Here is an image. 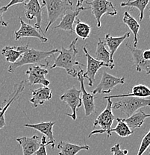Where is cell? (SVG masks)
Instances as JSON below:
<instances>
[{
    "label": "cell",
    "instance_id": "1",
    "mask_svg": "<svg viewBox=\"0 0 150 155\" xmlns=\"http://www.w3.org/2000/svg\"><path fill=\"white\" fill-rule=\"evenodd\" d=\"M78 38L74 39L71 44L69 46V48H64L62 46V48L60 51V54H58L57 58L55 60V62L50 67V69L54 68H63L66 70L67 73L72 78L77 77L78 71L76 69V67L82 66L79 62L76 60V55L78 54L75 45L78 42Z\"/></svg>",
    "mask_w": 150,
    "mask_h": 155
},
{
    "label": "cell",
    "instance_id": "2",
    "mask_svg": "<svg viewBox=\"0 0 150 155\" xmlns=\"http://www.w3.org/2000/svg\"><path fill=\"white\" fill-rule=\"evenodd\" d=\"M58 52H60L58 49H53L49 51H43L28 48L22 54V56L17 62L14 63V64H11L8 69V71L10 73H14L17 68L22 67V66L28 65V64H38L40 61L47 59L48 58L54 55L55 53Z\"/></svg>",
    "mask_w": 150,
    "mask_h": 155
},
{
    "label": "cell",
    "instance_id": "3",
    "mask_svg": "<svg viewBox=\"0 0 150 155\" xmlns=\"http://www.w3.org/2000/svg\"><path fill=\"white\" fill-rule=\"evenodd\" d=\"M42 6H46L48 13V22L45 28L47 32L52 25L67 11L72 10V2L70 0H41Z\"/></svg>",
    "mask_w": 150,
    "mask_h": 155
},
{
    "label": "cell",
    "instance_id": "4",
    "mask_svg": "<svg viewBox=\"0 0 150 155\" xmlns=\"http://www.w3.org/2000/svg\"><path fill=\"white\" fill-rule=\"evenodd\" d=\"M112 105V109L120 110L123 115L129 117L137 110L144 107L150 106V99L138 97H124Z\"/></svg>",
    "mask_w": 150,
    "mask_h": 155
},
{
    "label": "cell",
    "instance_id": "5",
    "mask_svg": "<svg viewBox=\"0 0 150 155\" xmlns=\"http://www.w3.org/2000/svg\"><path fill=\"white\" fill-rule=\"evenodd\" d=\"M112 105L113 101H111L110 98H108L105 109L97 116V118L95 119L94 122H93V127H96V126L99 125L101 127V130H93L88 135L89 138L93 135L97 134L106 133L108 137H110L112 134V133L111 132V126L113 125V122L115 119V116H114L112 113Z\"/></svg>",
    "mask_w": 150,
    "mask_h": 155
},
{
    "label": "cell",
    "instance_id": "6",
    "mask_svg": "<svg viewBox=\"0 0 150 155\" xmlns=\"http://www.w3.org/2000/svg\"><path fill=\"white\" fill-rule=\"evenodd\" d=\"M86 4L90 5L92 14L96 20L98 28L101 27V18L103 15L114 17L117 14L115 6L109 0H93L92 2H86Z\"/></svg>",
    "mask_w": 150,
    "mask_h": 155
},
{
    "label": "cell",
    "instance_id": "7",
    "mask_svg": "<svg viewBox=\"0 0 150 155\" xmlns=\"http://www.w3.org/2000/svg\"><path fill=\"white\" fill-rule=\"evenodd\" d=\"M83 51L85 52V55L87 58V71L85 73H83L84 78H86L88 80V86L92 87L93 84L95 77H96V73L98 70L101 69L102 67H107L109 69H114V64H108L102 61H99L95 59L94 58L92 57L88 52L87 49V46L85 45L83 47Z\"/></svg>",
    "mask_w": 150,
    "mask_h": 155
},
{
    "label": "cell",
    "instance_id": "8",
    "mask_svg": "<svg viewBox=\"0 0 150 155\" xmlns=\"http://www.w3.org/2000/svg\"><path fill=\"white\" fill-rule=\"evenodd\" d=\"M124 83H125V78L124 77H115L108 72H103L101 81L97 87L93 90L92 95L95 96L98 93L108 94V93H111V90L116 86L119 84H124Z\"/></svg>",
    "mask_w": 150,
    "mask_h": 155
},
{
    "label": "cell",
    "instance_id": "9",
    "mask_svg": "<svg viewBox=\"0 0 150 155\" xmlns=\"http://www.w3.org/2000/svg\"><path fill=\"white\" fill-rule=\"evenodd\" d=\"M81 94H82V92L80 90H77L75 87H72V88L69 89L60 97L61 101L67 103L72 110V114H66V115L70 116L74 121L76 120L77 109L82 106Z\"/></svg>",
    "mask_w": 150,
    "mask_h": 155
},
{
    "label": "cell",
    "instance_id": "10",
    "mask_svg": "<svg viewBox=\"0 0 150 155\" xmlns=\"http://www.w3.org/2000/svg\"><path fill=\"white\" fill-rule=\"evenodd\" d=\"M49 66V62L46 65L33 66L28 68L25 74L28 75V82L30 85L42 84L48 87L50 81L46 78V75L49 73L46 67Z\"/></svg>",
    "mask_w": 150,
    "mask_h": 155
},
{
    "label": "cell",
    "instance_id": "11",
    "mask_svg": "<svg viewBox=\"0 0 150 155\" xmlns=\"http://www.w3.org/2000/svg\"><path fill=\"white\" fill-rule=\"evenodd\" d=\"M43 6L40 4L39 0H28V3H24V8H25V17L29 20H32L34 18H36V23L35 28L38 30L41 28L42 22V11Z\"/></svg>",
    "mask_w": 150,
    "mask_h": 155
},
{
    "label": "cell",
    "instance_id": "12",
    "mask_svg": "<svg viewBox=\"0 0 150 155\" xmlns=\"http://www.w3.org/2000/svg\"><path fill=\"white\" fill-rule=\"evenodd\" d=\"M83 72L82 69H79V71L77 74V78L80 83V90L82 92V104L85 107V114L86 116H89L95 111V103H94V96L90 93H88L85 88L84 81L85 78L83 77Z\"/></svg>",
    "mask_w": 150,
    "mask_h": 155
},
{
    "label": "cell",
    "instance_id": "13",
    "mask_svg": "<svg viewBox=\"0 0 150 155\" xmlns=\"http://www.w3.org/2000/svg\"><path fill=\"white\" fill-rule=\"evenodd\" d=\"M19 20L20 22V28L14 32V38L16 40H19L22 38H35L39 39L42 43L48 41V38H45L44 35H42L35 26L27 24L21 17H20Z\"/></svg>",
    "mask_w": 150,
    "mask_h": 155
},
{
    "label": "cell",
    "instance_id": "14",
    "mask_svg": "<svg viewBox=\"0 0 150 155\" xmlns=\"http://www.w3.org/2000/svg\"><path fill=\"white\" fill-rule=\"evenodd\" d=\"M16 140L22 147L23 155H33L39 149L41 143V138L37 135L20 137Z\"/></svg>",
    "mask_w": 150,
    "mask_h": 155
},
{
    "label": "cell",
    "instance_id": "15",
    "mask_svg": "<svg viewBox=\"0 0 150 155\" xmlns=\"http://www.w3.org/2000/svg\"><path fill=\"white\" fill-rule=\"evenodd\" d=\"M125 46L132 52L137 72H140L142 71H144L146 72V75H150V61H146L143 58V50L135 48L128 43H125Z\"/></svg>",
    "mask_w": 150,
    "mask_h": 155
},
{
    "label": "cell",
    "instance_id": "16",
    "mask_svg": "<svg viewBox=\"0 0 150 155\" xmlns=\"http://www.w3.org/2000/svg\"><path fill=\"white\" fill-rule=\"evenodd\" d=\"M90 8H84L81 6L79 8H77L75 11L71 10L68 11L62 16L60 23L55 27V28H60L64 31H73V25L75 22V18L77 16L80 14L81 11H85V10L89 9Z\"/></svg>",
    "mask_w": 150,
    "mask_h": 155
},
{
    "label": "cell",
    "instance_id": "17",
    "mask_svg": "<svg viewBox=\"0 0 150 155\" xmlns=\"http://www.w3.org/2000/svg\"><path fill=\"white\" fill-rule=\"evenodd\" d=\"M32 98L30 102L33 104L34 107H38V106L44 104L45 101H49L52 96L51 89L48 87H42L37 90L32 91Z\"/></svg>",
    "mask_w": 150,
    "mask_h": 155
},
{
    "label": "cell",
    "instance_id": "18",
    "mask_svg": "<svg viewBox=\"0 0 150 155\" xmlns=\"http://www.w3.org/2000/svg\"><path fill=\"white\" fill-rule=\"evenodd\" d=\"M28 48V44L20 46H5L2 50V54L5 58L7 62L14 64L17 62L22 54Z\"/></svg>",
    "mask_w": 150,
    "mask_h": 155
},
{
    "label": "cell",
    "instance_id": "19",
    "mask_svg": "<svg viewBox=\"0 0 150 155\" xmlns=\"http://www.w3.org/2000/svg\"><path fill=\"white\" fill-rule=\"evenodd\" d=\"M146 118H150V114H146L144 111L140 109L129 117L122 119V120L128 126V127L132 131H135L136 129L140 128L143 125V122Z\"/></svg>",
    "mask_w": 150,
    "mask_h": 155
},
{
    "label": "cell",
    "instance_id": "20",
    "mask_svg": "<svg viewBox=\"0 0 150 155\" xmlns=\"http://www.w3.org/2000/svg\"><path fill=\"white\" fill-rule=\"evenodd\" d=\"M130 33L127 32L125 35L120 37H114L111 36L110 34H107L105 37V45H107L108 47L109 48V52H110V60L111 64H114V54H115L117 48L120 47V46L122 44V42L125 40L126 38H129Z\"/></svg>",
    "mask_w": 150,
    "mask_h": 155
},
{
    "label": "cell",
    "instance_id": "21",
    "mask_svg": "<svg viewBox=\"0 0 150 155\" xmlns=\"http://www.w3.org/2000/svg\"><path fill=\"white\" fill-rule=\"evenodd\" d=\"M24 90V81H21L18 84H16L14 87V92H13L12 95L9 98L8 101L5 104L3 107H0V130L6 125L5 119V112L8 109L11 104L18 98L19 96Z\"/></svg>",
    "mask_w": 150,
    "mask_h": 155
},
{
    "label": "cell",
    "instance_id": "22",
    "mask_svg": "<svg viewBox=\"0 0 150 155\" xmlns=\"http://www.w3.org/2000/svg\"><path fill=\"white\" fill-rule=\"evenodd\" d=\"M55 122H40V123L35 124V125H29V124H25L23 126L26 127H30V128L35 129L38 130L40 133H42L46 137H48L49 141L52 143L53 147L55 148V140L53 136L52 128Z\"/></svg>",
    "mask_w": 150,
    "mask_h": 155
},
{
    "label": "cell",
    "instance_id": "23",
    "mask_svg": "<svg viewBox=\"0 0 150 155\" xmlns=\"http://www.w3.org/2000/svg\"><path fill=\"white\" fill-rule=\"evenodd\" d=\"M58 148L59 149V155H76L82 150L88 151L90 149V146L86 145H75L67 142L61 141L58 145Z\"/></svg>",
    "mask_w": 150,
    "mask_h": 155
},
{
    "label": "cell",
    "instance_id": "24",
    "mask_svg": "<svg viewBox=\"0 0 150 155\" xmlns=\"http://www.w3.org/2000/svg\"><path fill=\"white\" fill-rule=\"evenodd\" d=\"M150 96V89L148 87L143 84H138L132 87V91L128 94L114 95L111 96H105L104 99L115 98H124V97H138V98H144Z\"/></svg>",
    "mask_w": 150,
    "mask_h": 155
},
{
    "label": "cell",
    "instance_id": "25",
    "mask_svg": "<svg viewBox=\"0 0 150 155\" xmlns=\"http://www.w3.org/2000/svg\"><path fill=\"white\" fill-rule=\"evenodd\" d=\"M122 21L129 28L131 31L133 33L134 35V44L133 46L135 48H137V45H138V32L140 30V24L138 23V21L134 18L132 16L128 11L124 12L123 14V18H122Z\"/></svg>",
    "mask_w": 150,
    "mask_h": 155
},
{
    "label": "cell",
    "instance_id": "26",
    "mask_svg": "<svg viewBox=\"0 0 150 155\" xmlns=\"http://www.w3.org/2000/svg\"><path fill=\"white\" fill-rule=\"evenodd\" d=\"M95 59L102 61L108 64H114L111 63L110 52L106 48L105 43L101 39H99V42L96 45V51H95Z\"/></svg>",
    "mask_w": 150,
    "mask_h": 155
},
{
    "label": "cell",
    "instance_id": "27",
    "mask_svg": "<svg viewBox=\"0 0 150 155\" xmlns=\"http://www.w3.org/2000/svg\"><path fill=\"white\" fill-rule=\"evenodd\" d=\"M150 0H128L125 2H122L120 4L121 7H129L135 8L139 10L140 12V20H143V14L145 8L149 4Z\"/></svg>",
    "mask_w": 150,
    "mask_h": 155
},
{
    "label": "cell",
    "instance_id": "28",
    "mask_svg": "<svg viewBox=\"0 0 150 155\" xmlns=\"http://www.w3.org/2000/svg\"><path fill=\"white\" fill-rule=\"evenodd\" d=\"M117 122V125L116 127L111 129V132H115L119 137H129L134 133L132 130L128 127V126L123 122L122 118H117L116 119Z\"/></svg>",
    "mask_w": 150,
    "mask_h": 155
},
{
    "label": "cell",
    "instance_id": "29",
    "mask_svg": "<svg viewBox=\"0 0 150 155\" xmlns=\"http://www.w3.org/2000/svg\"><path fill=\"white\" fill-rule=\"evenodd\" d=\"M74 31L78 38H82V40H85L89 38L90 31H91V27L88 24L81 22L80 19H78L76 21V25H75Z\"/></svg>",
    "mask_w": 150,
    "mask_h": 155
},
{
    "label": "cell",
    "instance_id": "30",
    "mask_svg": "<svg viewBox=\"0 0 150 155\" xmlns=\"http://www.w3.org/2000/svg\"><path fill=\"white\" fill-rule=\"evenodd\" d=\"M150 146V130L148 131V133L143 137L141 143L138 149V152L137 155H143V153L149 148Z\"/></svg>",
    "mask_w": 150,
    "mask_h": 155
},
{
    "label": "cell",
    "instance_id": "31",
    "mask_svg": "<svg viewBox=\"0 0 150 155\" xmlns=\"http://www.w3.org/2000/svg\"><path fill=\"white\" fill-rule=\"evenodd\" d=\"M51 145L52 148L54 149V147H53L52 143L49 141H46V137L45 136H43L41 137V143H40V146L39 148V149L35 153V155H47V153H46V145Z\"/></svg>",
    "mask_w": 150,
    "mask_h": 155
},
{
    "label": "cell",
    "instance_id": "32",
    "mask_svg": "<svg viewBox=\"0 0 150 155\" xmlns=\"http://www.w3.org/2000/svg\"><path fill=\"white\" fill-rule=\"evenodd\" d=\"M111 151L113 153V155H127L128 150L120 149V144L117 143L111 148Z\"/></svg>",
    "mask_w": 150,
    "mask_h": 155
},
{
    "label": "cell",
    "instance_id": "33",
    "mask_svg": "<svg viewBox=\"0 0 150 155\" xmlns=\"http://www.w3.org/2000/svg\"><path fill=\"white\" fill-rule=\"evenodd\" d=\"M27 1H28V0H11V2L7 5L4 6L5 9L6 11H7L8 9L9 8H11V6H14L17 4H22V3H23L24 4V3H25V2Z\"/></svg>",
    "mask_w": 150,
    "mask_h": 155
},
{
    "label": "cell",
    "instance_id": "34",
    "mask_svg": "<svg viewBox=\"0 0 150 155\" xmlns=\"http://www.w3.org/2000/svg\"><path fill=\"white\" fill-rule=\"evenodd\" d=\"M5 12H6V10L5 9V7L0 8V26L7 27L8 23L7 22H5L4 20V19H3V14Z\"/></svg>",
    "mask_w": 150,
    "mask_h": 155
},
{
    "label": "cell",
    "instance_id": "35",
    "mask_svg": "<svg viewBox=\"0 0 150 155\" xmlns=\"http://www.w3.org/2000/svg\"><path fill=\"white\" fill-rule=\"evenodd\" d=\"M143 57L146 61H150V49L145 50L143 51Z\"/></svg>",
    "mask_w": 150,
    "mask_h": 155
},
{
    "label": "cell",
    "instance_id": "36",
    "mask_svg": "<svg viewBox=\"0 0 150 155\" xmlns=\"http://www.w3.org/2000/svg\"><path fill=\"white\" fill-rule=\"evenodd\" d=\"M85 1V0H78V2H77V5H76V7L77 8H79L82 5V4H83V2Z\"/></svg>",
    "mask_w": 150,
    "mask_h": 155
},
{
    "label": "cell",
    "instance_id": "37",
    "mask_svg": "<svg viewBox=\"0 0 150 155\" xmlns=\"http://www.w3.org/2000/svg\"><path fill=\"white\" fill-rule=\"evenodd\" d=\"M148 155H150V146H149V152H148Z\"/></svg>",
    "mask_w": 150,
    "mask_h": 155
},
{
    "label": "cell",
    "instance_id": "38",
    "mask_svg": "<svg viewBox=\"0 0 150 155\" xmlns=\"http://www.w3.org/2000/svg\"><path fill=\"white\" fill-rule=\"evenodd\" d=\"M149 12H150V8H149Z\"/></svg>",
    "mask_w": 150,
    "mask_h": 155
}]
</instances>
